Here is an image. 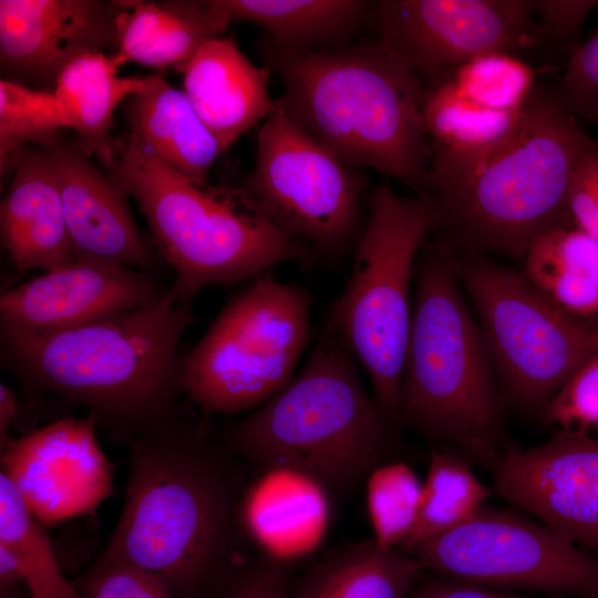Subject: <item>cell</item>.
<instances>
[{"label": "cell", "mask_w": 598, "mask_h": 598, "mask_svg": "<svg viewBox=\"0 0 598 598\" xmlns=\"http://www.w3.org/2000/svg\"><path fill=\"white\" fill-rule=\"evenodd\" d=\"M492 472L501 497L598 557V441L556 431L535 447L511 445Z\"/></svg>", "instance_id": "5bb4252c"}, {"label": "cell", "mask_w": 598, "mask_h": 598, "mask_svg": "<svg viewBox=\"0 0 598 598\" xmlns=\"http://www.w3.org/2000/svg\"><path fill=\"white\" fill-rule=\"evenodd\" d=\"M71 582L81 598H175L165 580L154 573L103 551Z\"/></svg>", "instance_id": "836d02e7"}, {"label": "cell", "mask_w": 598, "mask_h": 598, "mask_svg": "<svg viewBox=\"0 0 598 598\" xmlns=\"http://www.w3.org/2000/svg\"><path fill=\"white\" fill-rule=\"evenodd\" d=\"M489 494L474 474L471 460L433 447L416 524L399 549L405 551L464 524L485 506Z\"/></svg>", "instance_id": "f1b7e54d"}, {"label": "cell", "mask_w": 598, "mask_h": 598, "mask_svg": "<svg viewBox=\"0 0 598 598\" xmlns=\"http://www.w3.org/2000/svg\"><path fill=\"white\" fill-rule=\"evenodd\" d=\"M423 571L414 557L383 548L372 537L331 551L289 598H409Z\"/></svg>", "instance_id": "484cf974"}, {"label": "cell", "mask_w": 598, "mask_h": 598, "mask_svg": "<svg viewBox=\"0 0 598 598\" xmlns=\"http://www.w3.org/2000/svg\"><path fill=\"white\" fill-rule=\"evenodd\" d=\"M194 321L192 301L169 289L148 306L70 329L0 334L1 363L29 392L85 408L112 439L126 443L186 411L178 348Z\"/></svg>", "instance_id": "7a4b0ae2"}, {"label": "cell", "mask_w": 598, "mask_h": 598, "mask_svg": "<svg viewBox=\"0 0 598 598\" xmlns=\"http://www.w3.org/2000/svg\"><path fill=\"white\" fill-rule=\"evenodd\" d=\"M543 415L556 431L598 441V352L553 396Z\"/></svg>", "instance_id": "e575fe53"}, {"label": "cell", "mask_w": 598, "mask_h": 598, "mask_svg": "<svg viewBox=\"0 0 598 598\" xmlns=\"http://www.w3.org/2000/svg\"><path fill=\"white\" fill-rule=\"evenodd\" d=\"M311 297L266 272L234 295L182 358L185 394L202 414L259 408L293 378L309 344Z\"/></svg>", "instance_id": "9c48e42d"}, {"label": "cell", "mask_w": 598, "mask_h": 598, "mask_svg": "<svg viewBox=\"0 0 598 598\" xmlns=\"http://www.w3.org/2000/svg\"><path fill=\"white\" fill-rule=\"evenodd\" d=\"M110 175L137 203L159 258L175 271L177 300L210 286L239 283L316 255L283 231L243 187L199 184L128 135Z\"/></svg>", "instance_id": "8992f818"}, {"label": "cell", "mask_w": 598, "mask_h": 598, "mask_svg": "<svg viewBox=\"0 0 598 598\" xmlns=\"http://www.w3.org/2000/svg\"><path fill=\"white\" fill-rule=\"evenodd\" d=\"M532 16V0H383L374 20L379 42L434 82L481 54L540 42Z\"/></svg>", "instance_id": "4fadbf2b"}, {"label": "cell", "mask_w": 598, "mask_h": 598, "mask_svg": "<svg viewBox=\"0 0 598 598\" xmlns=\"http://www.w3.org/2000/svg\"><path fill=\"white\" fill-rule=\"evenodd\" d=\"M533 14L539 17L537 33L539 40L567 42L598 8V0H532Z\"/></svg>", "instance_id": "f35d334b"}, {"label": "cell", "mask_w": 598, "mask_h": 598, "mask_svg": "<svg viewBox=\"0 0 598 598\" xmlns=\"http://www.w3.org/2000/svg\"><path fill=\"white\" fill-rule=\"evenodd\" d=\"M590 121H598V105L595 107V110L592 111L590 117H589Z\"/></svg>", "instance_id": "ee69618b"}, {"label": "cell", "mask_w": 598, "mask_h": 598, "mask_svg": "<svg viewBox=\"0 0 598 598\" xmlns=\"http://www.w3.org/2000/svg\"><path fill=\"white\" fill-rule=\"evenodd\" d=\"M230 23L261 27L277 48L330 49L354 35L374 18L377 2L361 0H218Z\"/></svg>", "instance_id": "d4e9b609"}, {"label": "cell", "mask_w": 598, "mask_h": 598, "mask_svg": "<svg viewBox=\"0 0 598 598\" xmlns=\"http://www.w3.org/2000/svg\"><path fill=\"white\" fill-rule=\"evenodd\" d=\"M365 486L374 540L383 548H399L416 524L423 482L408 464L388 461L369 474Z\"/></svg>", "instance_id": "1f68e13d"}, {"label": "cell", "mask_w": 598, "mask_h": 598, "mask_svg": "<svg viewBox=\"0 0 598 598\" xmlns=\"http://www.w3.org/2000/svg\"><path fill=\"white\" fill-rule=\"evenodd\" d=\"M123 61L114 53L84 54L71 62L56 80L53 92L76 133L75 144L96 156L109 171L116 157L117 141L110 135L113 113L124 100L138 93L145 78L117 76Z\"/></svg>", "instance_id": "cb8c5ba5"}, {"label": "cell", "mask_w": 598, "mask_h": 598, "mask_svg": "<svg viewBox=\"0 0 598 598\" xmlns=\"http://www.w3.org/2000/svg\"><path fill=\"white\" fill-rule=\"evenodd\" d=\"M355 359L327 322L300 372L229 430L228 448L305 472L333 498L351 495L394 454L400 426L365 391Z\"/></svg>", "instance_id": "5b68a950"}, {"label": "cell", "mask_w": 598, "mask_h": 598, "mask_svg": "<svg viewBox=\"0 0 598 598\" xmlns=\"http://www.w3.org/2000/svg\"><path fill=\"white\" fill-rule=\"evenodd\" d=\"M125 112L131 137L185 177L207 183L223 151L184 91L159 74L146 76L144 87L127 100Z\"/></svg>", "instance_id": "603a6c76"}, {"label": "cell", "mask_w": 598, "mask_h": 598, "mask_svg": "<svg viewBox=\"0 0 598 598\" xmlns=\"http://www.w3.org/2000/svg\"><path fill=\"white\" fill-rule=\"evenodd\" d=\"M127 1L1 0L2 79L54 90L62 71L78 58L117 49L116 21Z\"/></svg>", "instance_id": "2e32d148"}, {"label": "cell", "mask_w": 598, "mask_h": 598, "mask_svg": "<svg viewBox=\"0 0 598 598\" xmlns=\"http://www.w3.org/2000/svg\"><path fill=\"white\" fill-rule=\"evenodd\" d=\"M409 598H565L558 595L528 596L445 577H420Z\"/></svg>", "instance_id": "ab89813d"}, {"label": "cell", "mask_w": 598, "mask_h": 598, "mask_svg": "<svg viewBox=\"0 0 598 598\" xmlns=\"http://www.w3.org/2000/svg\"><path fill=\"white\" fill-rule=\"evenodd\" d=\"M332 495L309 474L285 465H266L246 486L241 520L260 555L290 566L324 540Z\"/></svg>", "instance_id": "d6986e66"}, {"label": "cell", "mask_w": 598, "mask_h": 598, "mask_svg": "<svg viewBox=\"0 0 598 598\" xmlns=\"http://www.w3.org/2000/svg\"><path fill=\"white\" fill-rule=\"evenodd\" d=\"M184 92L223 153L276 107L271 69L257 66L228 38H213L181 69Z\"/></svg>", "instance_id": "ffe728a7"}, {"label": "cell", "mask_w": 598, "mask_h": 598, "mask_svg": "<svg viewBox=\"0 0 598 598\" xmlns=\"http://www.w3.org/2000/svg\"><path fill=\"white\" fill-rule=\"evenodd\" d=\"M450 76L472 102L506 113L522 112L536 85L533 69L507 52L475 56L454 69Z\"/></svg>", "instance_id": "d6a6232c"}, {"label": "cell", "mask_w": 598, "mask_h": 598, "mask_svg": "<svg viewBox=\"0 0 598 598\" xmlns=\"http://www.w3.org/2000/svg\"><path fill=\"white\" fill-rule=\"evenodd\" d=\"M434 224L424 198L401 196L388 183L375 188L350 278L327 321L365 369L373 398L396 422L412 321L411 282Z\"/></svg>", "instance_id": "ba28073f"}, {"label": "cell", "mask_w": 598, "mask_h": 598, "mask_svg": "<svg viewBox=\"0 0 598 598\" xmlns=\"http://www.w3.org/2000/svg\"><path fill=\"white\" fill-rule=\"evenodd\" d=\"M287 116L352 168L392 176L421 194L431 162L422 79L379 41L296 51L264 41Z\"/></svg>", "instance_id": "277c9868"}, {"label": "cell", "mask_w": 598, "mask_h": 598, "mask_svg": "<svg viewBox=\"0 0 598 598\" xmlns=\"http://www.w3.org/2000/svg\"><path fill=\"white\" fill-rule=\"evenodd\" d=\"M556 90L576 116L589 120L598 105V29L571 51Z\"/></svg>", "instance_id": "d590c367"}, {"label": "cell", "mask_w": 598, "mask_h": 598, "mask_svg": "<svg viewBox=\"0 0 598 598\" xmlns=\"http://www.w3.org/2000/svg\"><path fill=\"white\" fill-rule=\"evenodd\" d=\"M567 210L570 224L598 241V140L585 151L575 168Z\"/></svg>", "instance_id": "8d00e7d4"}, {"label": "cell", "mask_w": 598, "mask_h": 598, "mask_svg": "<svg viewBox=\"0 0 598 598\" xmlns=\"http://www.w3.org/2000/svg\"><path fill=\"white\" fill-rule=\"evenodd\" d=\"M288 566L251 556L218 598H289Z\"/></svg>", "instance_id": "74e56055"}, {"label": "cell", "mask_w": 598, "mask_h": 598, "mask_svg": "<svg viewBox=\"0 0 598 598\" xmlns=\"http://www.w3.org/2000/svg\"><path fill=\"white\" fill-rule=\"evenodd\" d=\"M595 141L557 90L536 84L508 138L476 161L429 173L417 196L433 210L437 239L454 250L523 259L539 236L571 225V177Z\"/></svg>", "instance_id": "3957f363"}, {"label": "cell", "mask_w": 598, "mask_h": 598, "mask_svg": "<svg viewBox=\"0 0 598 598\" xmlns=\"http://www.w3.org/2000/svg\"><path fill=\"white\" fill-rule=\"evenodd\" d=\"M60 190L75 261L155 269L159 256L135 224L127 194L75 143L44 148Z\"/></svg>", "instance_id": "ac0fdd59"}, {"label": "cell", "mask_w": 598, "mask_h": 598, "mask_svg": "<svg viewBox=\"0 0 598 598\" xmlns=\"http://www.w3.org/2000/svg\"><path fill=\"white\" fill-rule=\"evenodd\" d=\"M525 278L559 309L598 317V241L573 225L539 236L524 258Z\"/></svg>", "instance_id": "83f0119b"}, {"label": "cell", "mask_w": 598, "mask_h": 598, "mask_svg": "<svg viewBox=\"0 0 598 598\" xmlns=\"http://www.w3.org/2000/svg\"><path fill=\"white\" fill-rule=\"evenodd\" d=\"M403 553L439 577L598 598V557L511 509L484 506L464 524Z\"/></svg>", "instance_id": "7c38bea8"}, {"label": "cell", "mask_w": 598, "mask_h": 598, "mask_svg": "<svg viewBox=\"0 0 598 598\" xmlns=\"http://www.w3.org/2000/svg\"><path fill=\"white\" fill-rule=\"evenodd\" d=\"M19 414L17 394L7 384H0V448L4 450L12 441L9 430Z\"/></svg>", "instance_id": "60d3db41"}, {"label": "cell", "mask_w": 598, "mask_h": 598, "mask_svg": "<svg viewBox=\"0 0 598 598\" xmlns=\"http://www.w3.org/2000/svg\"><path fill=\"white\" fill-rule=\"evenodd\" d=\"M0 544L17 556L29 598H81L64 577L47 533L3 472L0 473Z\"/></svg>", "instance_id": "f546056e"}, {"label": "cell", "mask_w": 598, "mask_h": 598, "mask_svg": "<svg viewBox=\"0 0 598 598\" xmlns=\"http://www.w3.org/2000/svg\"><path fill=\"white\" fill-rule=\"evenodd\" d=\"M522 113L497 112L472 102L457 90L450 74L430 82L423 102L431 144L427 174L453 169L486 155L511 136Z\"/></svg>", "instance_id": "4316f807"}, {"label": "cell", "mask_w": 598, "mask_h": 598, "mask_svg": "<svg viewBox=\"0 0 598 598\" xmlns=\"http://www.w3.org/2000/svg\"><path fill=\"white\" fill-rule=\"evenodd\" d=\"M97 419L65 417L12 440L3 472L41 525L94 511L113 491V468L99 446Z\"/></svg>", "instance_id": "9a60e30c"}, {"label": "cell", "mask_w": 598, "mask_h": 598, "mask_svg": "<svg viewBox=\"0 0 598 598\" xmlns=\"http://www.w3.org/2000/svg\"><path fill=\"white\" fill-rule=\"evenodd\" d=\"M70 128L64 110L53 91L37 90L0 81V175H13L29 150V143L48 148L62 141L60 132Z\"/></svg>", "instance_id": "4dcf8cb0"}, {"label": "cell", "mask_w": 598, "mask_h": 598, "mask_svg": "<svg viewBox=\"0 0 598 598\" xmlns=\"http://www.w3.org/2000/svg\"><path fill=\"white\" fill-rule=\"evenodd\" d=\"M229 24L218 0L127 1L116 21L115 54L123 63L181 69Z\"/></svg>", "instance_id": "7402d4cb"}, {"label": "cell", "mask_w": 598, "mask_h": 598, "mask_svg": "<svg viewBox=\"0 0 598 598\" xmlns=\"http://www.w3.org/2000/svg\"><path fill=\"white\" fill-rule=\"evenodd\" d=\"M124 444L125 501L103 553L154 573L175 598H218L251 557L235 454L187 410Z\"/></svg>", "instance_id": "6da1fadb"}, {"label": "cell", "mask_w": 598, "mask_h": 598, "mask_svg": "<svg viewBox=\"0 0 598 598\" xmlns=\"http://www.w3.org/2000/svg\"><path fill=\"white\" fill-rule=\"evenodd\" d=\"M244 187L316 256H343L363 229L364 179L290 120L278 101L258 131L256 166Z\"/></svg>", "instance_id": "8fae6325"}, {"label": "cell", "mask_w": 598, "mask_h": 598, "mask_svg": "<svg viewBox=\"0 0 598 598\" xmlns=\"http://www.w3.org/2000/svg\"><path fill=\"white\" fill-rule=\"evenodd\" d=\"M453 250V249H452ZM457 270L478 312L502 393L525 410L544 409L598 352V317L570 315L523 274L466 252Z\"/></svg>", "instance_id": "30bf717a"}, {"label": "cell", "mask_w": 598, "mask_h": 598, "mask_svg": "<svg viewBox=\"0 0 598 598\" xmlns=\"http://www.w3.org/2000/svg\"><path fill=\"white\" fill-rule=\"evenodd\" d=\"M21 585L23 582L0 586V598H29V595L23 592Z\"/></svg>", "instance_id": "7bdbcfd3"}, {"label": "cell", "mask_w": 598, "mask_h": 598, "mask_svg": "<svg viewBox=\"0 0 598 598\" xmlns=\"http://www.w3.org/2000/svg\"><path fill=\"white\" fill-rule=\"evenodd\" d=\"M419 255L398 422L492 471L511 445L485 338L458 291L452 249L436 239Z\"/></svg>", "instance_id": "52a82bcc"}, {"label": "cell", "mask_w": 598, "mask_h": 598, "mask_svg": "<svg viewBox=\"0 0 598 598\" xmlns=\"http://www.w3.org/2000/svg\"><path fill=\"white\" fill-rule=\"evenodd\" d=\"M2 247L18 270L75 261L58 183L44 148H29L1 199Z\"/></svg>", "instance_id": "44dd1931"}, {"label": "cell", "mask_w": 598, "mask_h": 598, "mask_svg": "<svg viewBox=\"0 0 598 598\" xmlns=\"http://www.w3.org/2000/svg\"><path fill=\"white\" fill-rule=\"evenodd\" d=\"M166 291L141 270L73 261L6 290L0 297V333L70 329L148 306Z\"/></svg>", "instance_id": "e0dca14e"}, {"label": "cell", "mask_w": 598, "mask_h": 598, "mask_svg": "<svg viewBox=\"0 0 598 598\" xmlns=\"http://www.w3.org/2000/svg\"><path fill=\"white\" fill-rule=\"evenodd\" d=\"M22 582L17 556L0 544V586Z\"/></svg>", "instance_id": "b9f144b4"}]
</instances>
